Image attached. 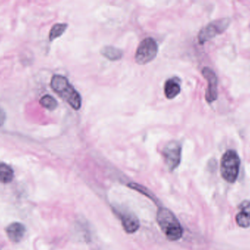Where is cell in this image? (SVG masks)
<instances>
[{
	"mask_svg": "<svg viewBox=\"0 0 250 250\" xmlns=\"http://www.w3.org/2000/svg\"><path fill=\"white\" fill-rule=\"evenodd\" d=\"M51 87L73 110H80L82 104V96L65 76L54 75L51 79Z\"/></svg>",
	"mask_w": 250,
	"mask_h": 250,
	"instance_id": "1",
	"label": "cell"
},
{
	"mask_svg": "<svg viewBox=\"0 0 250 250\" xmlns=\"http://www.w3.org/2000/svg\"><path fill=\"white\" fill-rule=\"evenodd\" d=\"M157 222L168 240L174 242L182 237L183 228L176 216L168 208L163 206L158 208Z\"/></svg>",
	"mask_w": 250,
	"mask_h": 250,
	"instance_id": "2",
	"label": "cell"
},
{
	"mask_svg": "<svg viewBox=\"0 0 250 250\" xmlns=\"http://www.w3.org/2000/svg\"><path fill=\"white\" fill-rule=\"evenodd\" d=\"M240 164V158L236 151L229 150L223 154L220 162V173L226 182L233 183L236 182L239 176Z\"/></svg>",
	"mask_w": 250,
	"mask_h": 250,
	"instance_id": "3",
	"label": "cell"
},
{
	"mask_svg": "<svg viewBox=\"0 0 250 250\" xmlns=\"http://www.w3.org/2000/svg\"><path fill=\"white\" fill-rule=\"evenodd\" d=\"M158 52V45L157 41L152 38H146L140 43L135 60L138 64L146 65L152 61Z\"/></svg>",
	"mask_w": 250,
	"mask_h": 250,
	"instance_id": "4",
	"label": "cell"
},
{
	"mask_svg": "<svg viewBox=\"0 0 250 250\" xmlns=\"http://www.w3.org/2000/svg\"><path fill=\"white\" fill-rule=\"evenodd\" d=\"M163 158L168 170L170 172L176 170L182 160V145L177 141H170L163 148Z\"/></svg>",
	"mask_w": 250,
	"mask_h": 250,
	"instance_id": "5",
	"label": "cell"
},
{
	"mask_svg": "<svg viewBox=\"0 0 250 250\" xmlns=\"http://www.w3.org/2000/svg\"><path fill=\"white\" fill-rule=\"evenodd\" d=\"M230 20L229 18L219 19L208 23L203 28L198 34V41L201 44H204L209 40L212 39L216 35L223 33L230 25Z\"/></svg>",
	"mask_w": 250,
	"mask_h": 250,
	"instance_id": "6",
	"label": "cell"
},
{
	"mask_svg": "<svg viewBox=\"0 0 250 250\" xmlns=\"http://www.w3.org/2000/svg\"><path fill=\"white\" fill-rule=\"evenodd\" d=\"M112 209L121 221L122 226L126 233H134L139 229V220L132 211L120 205H114L112 206Z\"/></svg>",
	"mask_w": 250,
	"mask_h": 250,
	"instance_id": "7",
	"label": "cell"
},
{
	"mask_svg": "<svg viewBox=\"0 0 250 250\" xmlns=\"http://www.w3.org/2000/svg\"><path fill=\"white\" fill-rule=\"evenodd\" d=\"M202 74L208 82V88L206 91V100L208 103L214 102L218 97V91H217L218 80H217V75L212 69L208 67L203 68Z\"/></svg>",
	"mask_w": 250,
	"mask_h": 250,
	"instance_id": "8",
	"label": "cell"
},
{
	"mask_svg": "<svg viewBox=\"0 0 250 250\" xmlns=\"http://www.w3.org/2000/svg\"><path fill=\"white\" fill-rule=\"evenodd\" d=\"M239 212L236 216V223L242 228L250 227V201H244L239 205Z\"/></svg>",
	"mask_w": 250,
	"mask_h": 250,
	"instance_id": "9",
	"label": "cell"
},
{
	"mask_svg": "<svg viewBox=\"0 0 250 250\" xmlns=\"http://www.w3.org/2000/svg\"><path fill=\"white\" fill-rule=\"evenodd\" d=\"M26 227L20 223H13L6 227L5 231L10 242L19 243L26 233Z\"/></svg>",
	"mask_w": 250,
	"mask_h": 250,
	"instance_id": "10",
	"label": "cell"
},
{
	"mask_svg": "<svg viewBox=\"0 0 250 250\" xmlns=\"http://www.w3.org/2000/svg\"><path fill=\"white\" fill-rule=\"evenodd\" d=\"M181 92L180 81L177 77L170 78L164 85V92L167 99H173Z\"/></svg>",
	"mask_w": 250,
	"mask_h": 250,
	"instance_id": "11",
	"label": "cell"
},
{
	"mask_svg": "<svg viewBox=\"0 0 250 250\" xmlns=\"http://www.w3.org/2000/svg\"><path fill=\"white\" fill-rule=\"evenodd\" d=\"M101 54L105 58L111 61H117V60H121L123 57V51L120 48H116V47L105 46L101 49Z\"/></svg>",
	"mask_w": 250,
	"mask_h": 250,
	"instance_id": "12",
	"label": "cell"
},
{
	"mask_svg": "<svg viewBox=\"0 0 250 250\" xmlns=\"http://www.w3.org/2000/svg\"><path fill=\"white\" fill-rule=\"evenodd\" d=\"M14 178V171L8 164L0 163V183H9Z\"/></svg>",
	"mask_w": 250,
	"mask_h": 250,
	"instance_id": "13",
	"label": "cell"
},
{
	"mask_svg": "<svg viewBox=\"0 0 250 250\" xmlns=\"http://www.w3.org/2000/svg\"><path fill=\"white\" fill-rule=\"evenodd\" d=\"M67 23H56L51 28L49 32L50 41H53L57 38H60L65 32L67 28Z\"/></svg>",
	"mask_w": 250,
	"mask_h": 250,
	"instance_id": "14",
	"label": "cell"
},
{
	"mask_svg": "<svg viewBox=\"0 0 250 250\" xmlns=\"http://www.w3.org/2000/svg\"><path fill=\"white\" fill-rule=\"evenodd\" d=\"M40 104L47 110H51V111L55 110L58 106L57 100L50 95H45L42 96L40 101Z\"/></svg>",
	"mask_w": 250,
	"mask_h": 250,
	"instance_id": "15",
	"label": "cell"
},
{
	"mask_svg": "<svg viewBox=\"0 0 250 250\" xmlns=\"http://www.w3.org/2000/svg\"><path fill=\"white\" fill-rule=\"evenodd\" d=\"M6 120V113L1 107H0V126H2Z\"/></svg>",
	"mask_w": 250,
	"mask_h": 250,
	"instance_id": "16",
	"label": "cell"
}]
</instances>
